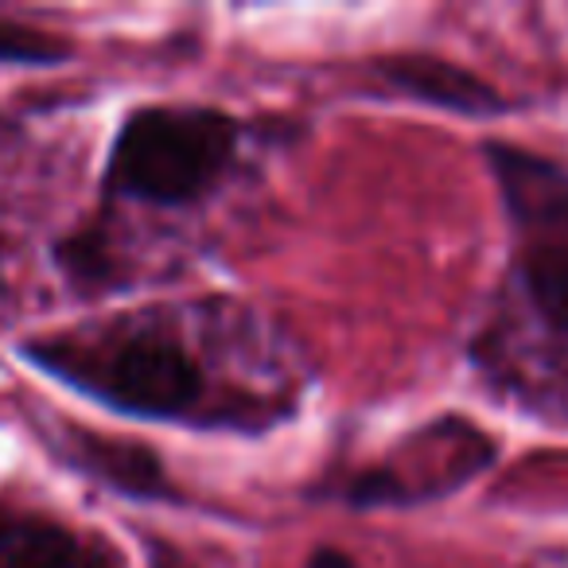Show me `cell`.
<instances>
[{
	"mask_svg": "<svg viewBox=\"0 0 568 568\" xmlns=\"http://www.w3.org/2000/svg\"><path fill=\"white\" fill-rule=\"evenodd\" d=\"M24 358L55 382L129 417L187 425L211 409V374L160 316L40 339L24 347Z\"/></svg>",
	"mask_w": 568,
	"mask_h": 568,
	"instance_id": "cell-1",
	"label": "cell"
},
{
	"mask_svg": "<svg viewBox=\"0 0 568 568\" xmlns=\"http://www.w3.org/2000/svg\"><path fill=\"white\" fill-rule=\"evenodd\" d=\"M242 129L211 105H144L129 113L105 164V187L149 206H187L234 168Z\"/></svg>",
	"mask_w": 568,
	"mask_h": 568,
	"instance_id": "cell-2",
	"label": "cell"
},
{
	"mask_svg": "<svg viewBox=\"0 0 568 568\" xmlns=\"http://www.w3.org/2000/svg\"><path fill=\"white\" fill-rule=\"evenodd\" d=\"M483 152L510 214L521 304L552 343L568 347V172L506 141H487Z\"/></svg>",
	"mask_w": 568,
	"mask_h": 568,
	"instance_id": "cell-3",
	"label": "cell"
},
{
	"mask_svg": "<svg viewBox=\"0 0 568 568\" xmlns=\"http://www.w3.org/2000/svg\"><path fill=\"white\" fill-rule=\"evenodd\" d=\"M0 568H121V560L74 526L0 503Z\"/></svg>",
	"mask_w": 568,
	"mask_h": 568,
	"instance_id": "cell-4",
	"label": "cell"
},
{
	"mask_svg": "<svg viewBox=\"0 0 568 568\" xmlns=\"http://www.w3.org/2000/svg\"><path fill=\"white\" fill-rule=\"evenodd\" d=\"M374 71L382 74L386 87L413 102L436 105V110L464 113V118H498L506 110V98L479 74L433 55H394L382 59Z\"/></svg>",
	"mask_w": 568,
	"mask_h": 568,
	"instance_id": "cell-5",
	"label": "cell"
},
{
	"mask_svg": "<svg viewBox=\"0 0 568 568\" xmlns=\"http://www.w3.org/2000/svg\"><path fill=\"white\" fill-rule=\"evenodd\" d=\"M63 456L79 471L102 479L105 487L121 490L133 498H172L164 464L149 448L129 440H105L87 428H67L63 433Z\"/></svg>",
	"mask_w": 568,
	"mask_h": 568,
	"instance_id": "cell-6",
	"label": "cell"
},
{
	"mask_svg": "<svg viewBox=\"0 0 568 568\" xmlns=\"http://www.w3.org/2000/svg\"><path fill=\"white\" fill-rule=\"evenodd\" d=\"M71 59V43L43 28L0 20V63L9 67H63Z\"/></svg>",
	"mask_w": 568,
	"mask_h": 568,
	"instance_id": "cell-7",
	"label": "cell"
},
{
	"mask_svg": "<svg viewBox=\"0 0 568 568\" xmlns=\"http://www.w3.org/2000/svg\"><path fill=\"white\" fill-rule=\"evenodd\" d=\"M308 568H355V557L343 549H316L308 560Z\"/></svg>",
	"mask_w": 568,
	"mask_h": 568,
	"instance_id": "cell-8",
	"label": "cell"
},
{
	"mask_svg": "<svg viewBox=\"0 0 568 568\" xmlns=\"http://www.w3.org/2000/svg\"><path fill=\"white\" fill-rule=\"evenodd\" d=\"M149 568H195V565H187V560H183L180 552L168 549V545H152V565Z\"/></svg>",
	"mask_w": 568,
	"mask_h": 568,
	"instance_id": "cell-9",
	"label": "cell"
}]
</instances>
